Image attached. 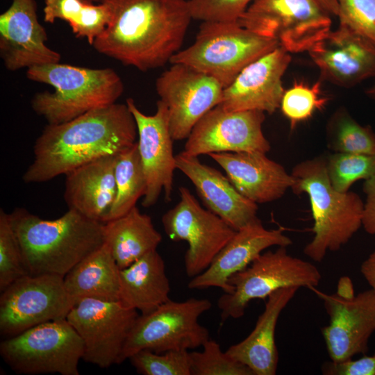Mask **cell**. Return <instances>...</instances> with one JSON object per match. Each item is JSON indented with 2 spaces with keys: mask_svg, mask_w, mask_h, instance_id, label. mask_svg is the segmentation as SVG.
I'll use <instances>...</instances> for the list:
<instances>
[{
  "mask_svg": "<svg viewBox=\"0 0 375 375\" xmlns=\"http://www.w3.org/2000/svg\"><path fill=\"white\" fill-rule=\"evenodd\" d=\"M138 140L135 120L126 103L94 109L70 121L49 124L33 146L26 183H44L98 159L116 156Z\"/></svg>",
  "mask_w": 375,
  "mask_h": 375,
  "instance_id": "1",
  "label": "cell"
},
{
  "mask_svg": "<svg viewBox=\"0 0 375 375\" xmlns=\"http://www.w3.org/2000/svg\"><path fill=\"white\" fill-rule=\"evenodd\" d=\"M110 21L95 40L99 53L140 71L163 66L181 49L191 19L188 0H102Z\"/></svg>",
  "mask_w": 375,
  "mask_h": 375,
  "instance_id": "2",
  "label": "cell"
},
{
  "mask_svg": "<svg viewBox=\"0 0 375 375\" xmlns=\"http://www.w3.org/2000/svg\"><path fill=\"white\" fill-rule=\"evenodd\" d=\"M8 216L28 274L65 276L104 244V223L74 210L51 220L23 208H15Z\"/></svg>",
  "mask_w": 375,
  "mask_h": 375,
  "instance_id": "3",
  "label": "cell"
},
{
  "mask_svg": "<svg viewBox=\"0 0 375 375\" xmlns=\"http://www.w3.org/2000/svg\"><path fill=\"white\" fill-rule=\"evenodd\" d=\"M26 76L53 88V92H37L31 100L33 110L49 124L66 122L114 104L124 91L122 78L108 67L92 69L56 62L30 67Z\"/></svg>",
  "mask_w": 375,
  "mask_h": 375,
  "instance_id": "4",
  "label": "cell"
},
{
  "mask_svg": "<svg viewBox=\"0 0 375 375\" xmlns=\"http://www.w3.org/2000/svg\"><path fill=\"white\" fill-rule=\"evenodd\" d=\"M291 175L290 189L296 194H308L314 219V237L303 253L322 262L327 252L338 251L362 226L364 201L356 192H340L332 186L324 157L298 163Z\"/></svg>",
  "mask_w": 375,
  "mask_h": 375,
  "instance_id": "5",
  "label": "cell"
},
{
  "mask_svg": "<svg viewBox=\"0 0 375 375\" xmlns=\"http://www.w3.org/2000/svg\"><path fill=\"white\" fill-rule=\"evenodd\" d=\"M279 42L235 22H203L193 44L179 50L170 64L181 63L216 78L225 88L250 63Z\"/></svg>",
  "mask_w": 375,
  "mask_h": 375,
  "instance_id": "6",
  "label": "cell"
},
{
  "mask_svg": "<svg viewBox=\"0 0 375 375\" xmlns=\"http://www.w3.org/2000/svg\"><path fill=\"white\" fill-rule=\"evenodd\" d=\"M322 278L312 263L288 254L286 247L262 252L246 268L233 274L230 293L217 301L222 322L242 317L249 303L266 299L274 291L287 287H317Z\"/></svg>",
  "mask_w": 375,
  "mask_h": 375,
  "instance_id": "7",
  "label": "cell"
},
{
  "mask_svg": "<svg viewBox=\"0 0 375 375\" xmlns=\"http://www.w3.org/2000/svg\"><path fill=\"white\" fill-rule=\"evenodd\" d=\"M83 353L81 338L66 319L35 326L0 344L5 362L23 374L78 375Z\"/></svg>",
  "mask_w": 375,
  "mask_h": 375,
  "instance_id": "8",
  "label": "cell"
},
{
  "mask_svg": "<svg viewBox=\"0 0 375 375\" xmlns=\"http://www.w3.org/2000/svg\"><path fill=\"white\" fill-rule=\"evenodd\" d=\"M207 299H170L154 310L139 315L124 344L119 364L142 349L156 353L194 349L209 339L208 330L199 317L210 310Z\"/></svg>",
  "mask_w": 375,
  "mask_h": 375,
  "instance_id": "9",
  "label": "cell"
},
{
  "mask_svg": "<svg viewBox=\"0 0 375 375\" xmlns=\"http://www.w3.org/2000/svg\"><path fill=\"white\" fill-rule=\"evenodd\" d=\"M331 15L319 0H254L238 22L289 53H301L331 31Z\"/></svg>",
  "mask_w": 375,
  "mask_h": 375,
  "instance_id": "10",
  "label": "cell"
},
{
  "mask_svg": "<svg viewBox=\"0 0 375 375\" xmlns=\"http://www.w3.org/2000/svg\"><path fill=\"white\" fill-rule=\"evenodd\" d=\"M75 305L64 276L25 275L8 285L0 297V332L12 337L35 326L65 319Z\"/></svg>",
  "mask_w": 375,
  "mask_h": 375,
  "instance_id": "11",
  "label": "cell"
},
{
  "mask_svg": "<svg viewBox=\"0 0 375 375\" xmlns=\"http://www.w3.org/2000/svg\"><path fill=\"white\" fill-rule=\"evenodd\" d=\"M178 190L180 200L162 215V224L170 240L188 244L184 263L185 273L192 278L209 267L236 231L204 209L187 188Z\"/></svg>",
  "mask_w": 375,
  "mask_h": 375,
  "instance_id": "12",
  "label": "cell"
},
{
  "mask_svg": "<svg viewBox=\"0 0 375 375\" xmlns=\"http://www.w3.org/2000/svg\"><path fill=\"white\" fill-rule=\"evenodd\" d=\"M139 316L119 301L85 299L74 306L66 319L81 338L83 359L101 368L119 364L128 336Z\"/></svg>",
  "mask_w": 375,
  "mask_h": 375,
  "instance_id": "13",
  "label": "cell"
},
{
  "mask_svg": "<svg viewBox=\"0 0 375 375\" xmlns=\"http://www.w3.org/2000/svg\"><path fill=\"white\" fill-rule=\"evenodd\" d=\"M157 78L156 89L169 113L174 140L187 139L195 124L218 106L224 88L214 77L181 63L171 64Z\"/></svg>",
  "mask_w": 375,
  "mask_h": 375,
  "instance_id": "14",
  "label": "cell"
},
{
  "mask_svg": "<svg viewBox=\"0 0 375 375\" xmlns=\"http://www.w3.org/2000/svg\"><path fill=\"white\" fill-rule=\"evenodd\" d=\"M265 119L262 111H226L218 105L195 124L183 151L195 156L219 152L266 153L271 146L262 132Z\"/></svg>",
  "mask_w": 375,
  "mask_h": 375,
  "instance_id": "15",
  "label": "cell"
},
{
  "mask_svg": "<svg viewBox=\"0 0 375 375\" xmlns=\"http://www.w3.org/2000/svg\"><path fill=\"white\" fill-rule=\"evenodd\" d=\"M311 290L323 301L330 318L322 332L331 361H344L365 353L375 331V291L371 288L344 298L315 288Z\"/></svg>",
  "mask_w": 375,
  "mask_h": 375,
  "instance_id": "16",
  "label": "cell"
},
{
  "mask_svg": "<svg viewBox=\"0 0 375 375\" xmlns=\"http://www.w3.org/2000/svg\"><path fill=\"white\" fill-rule=\"evenodd\" d=\"M126 103L137 125V146L147 181L142 205L145 208L155 205L162 191L165 200L169 201L176 166L168 109L159 100L156 103L155 114L147 115L137 107L132 98H128Z\"/></svg>",
  "mask_w": 375,
  "mask_h": 375,
  "instance_id": "17",
  "label": "cell"
},
{
  "mask_svg": "<svg viewBox=\"0 0 375 375\" xmlns=\"http://www.w3.org/2000/svg\"><path fill=\"white\" fill-rule=\"evenodd\" d=\"M35 0H12L0 15V56L6 68H23L59 62L60 55L50 49L38 20Z\"/></svg>",
  "mask_w": 375,
  "mask_h": 375,
  "instance_id": "18",
  "label": "cell"
},
{
  "mask_svg": "<svg viewBox=\"0 0 375 375\" xmlns=\"http://www.w3.org/2000/svg\"><path fill=\"white\" fill-rule=\"evenodd\" d=\"M308 53L321 78L350 88L375 77V44L340 24L316 42Z\"/></svg>",
  "mask_w": 375,
  "mask_h": 375,
  "instance_id": "19",
  "label": "cell"
},
{
  "mask_svg": "<svg viewBox=\"0 0 375 375\" xmlns=\"http://www.w3.org/2000/svg\"><path fill=\"white\" fill-rule=\"evenodd\" d=\"M290 61V53L280 45L254 60L224 89L219 105L226 111L274 113L281 106L282 78Z\"/></svg>",
  "mask_w": 375,
  "mask_h": 375,
  "instance_id": "20",
  "label": "cell"
},
{
  "mask_svg": "<svg viewBox=\"0 0 375 375\" xmlns=\"http://www.w3.org/2000/svg\"><path fill=\"white\" fill-rule=\"evenodd\" d=\"M292 243L281 229H267L256 217L236 231L234 235L218 253L209 267L189 281L190 290L219 288L230 293L233 288L229 278L246 268L263 251L273 246L288 247Z\"/></svg>",
  "mask_w": 375,
  "mask_h": 375,
  "instance_id": "21",
  "label": "cell"
},
{
  "mask_svg": "<svg viewBox=\"0 0 375 375\" xmlns=\"http://www.w3.org/2000/svg\"><path fill=\"white\" fill-rule=\"evenodd\" d=\"M176 166L194 185L206 209L235 231L256 217L257 203L241 194L227 176L202 163L198 156L183 151L176 155Z\"/></svg>",
  "mask_w": 375,
  "mask_h": 375,
  "instance_id": "22",
  "label": "cell"
},
{
  "mask_svg": "<svg viewBox=\"0 0 375 375\" xmlns=\"http://www.w3.org/2000/svg\"><path fill=\"white\" fill-rule=\"evenodd\" d=\"M208 156L225 171L235 189L256 203L280 199L294 182L291 174L265 153L219 152Z\"/></svg>",
  "mask_w": 375,
  "mask_h": 375,
  "instance_id": "23",
  "label": "cell"
},
{
  "mask_svg": "<svg viewBox=\"0 0 375 375\" xmlns=\"http://www.w3.org/2000/svg\"><path fill=\"white\" fill-rule=\"evenodd\" d=\"M115 156L105 157L65 174L64 200L68 209L104 223L116 195Z\"/></svg>",
  "mask_w": 375,
  "mask_h": 375,
  "instance_id": "24",
  "label": "cell"
},
{
  "mask_svg": "<svg viewBox=\"0 0 375 375\" xmlns=\"http://www.w3.org/2000/svg\"><path fill=\"white\" fill-rule=\"evenodd\" d=\"M299 289L287 287L272 292L267 298L265 310L258 317L253 330L226 351L233 359L248 367L254 375L276 373L278 354L275 342L276 326L281 312Z\"/></svg>",
  "mask_w": 375,
  "mask_h": 375,
  "instance_id": "25",
  "label": "cell"
},
{
  "mask_svg": "<svg viewBox=\"0 0 375 375\" xmlns=\"http://www.w3.org/2000/svg\"><path fill=\"white\" fill-rule=\"evenodd\" d=\"M170 290L165 261L157 250L120 269L119 301L142 314L168 301Z\"/></svg>",
  "mask_w": 375,
  "mask_h": 375,
  "instance_id": "26",
  "label": "cell"
},
{
  "mask_svg": "<svg viewBox=\"0 0 375 375\" xmlns=\"http://www.w3.org/2000/svg\"><path fill=\"white\" fill-rule=\"evenodd\" d=\"M120 269L104 243L65 276L66 290L75 304L85 299L119 301Z\"/></svg>",
  "mask_w": 375,
  "mask_h": 375,
  "instance_id": "27",
  "label": "cell"
},
{
  "mask_svg": "<svg viewBox=\"0 0 375 375\" xmlns=\"http://www.w3.org/2000/svg\"><path fill=\"white\" fill-rule=\"evenodd\" d=\"M104 243L109 247L120 269L148 253L162 241L151 218L137 206L125 215L103 224Z\"/></svg>",
  "mask_w": 375,
  "mask_h": 375,
  "instance_id": "28",
  "label": "cell"
},
{
  "mask_svg": "<svg viewBox=\"0 0 375 375\" xmlns=\"http://www.w3.org/2000/svg\"><path fill=\"white\" fill-rule=\"evenodd\" d=\"M44 21L53 24L66 22L76 38H83L93 45L95 40L108 25L111 12L103 3L84 0H44Z\"/></svg>",
  "mask_w": 375,
  "mask_h": 375,
  "instance_id": "29",
  "label": "cell"
},
{
  "mask_svg": "<svg viewBox=\"0 0 375 375\" xmlns=\"http://www.w3.org/2000/svg\"><path fill=\"white\" fill-rule=\"evenodd\" d=\"M115 177L116 195L105 222L127 213L145 194L147 181L137 142L115 156Z\"/></svg>",
  "mask_w": 375,
  "mask_h": 375,
  "instance_id": "30",
  "label": "cell"
},
{
  "mask_svg": "<svg viewBox=\"0 0 375 375\" xmlns=\"http://www.w3.org/2000/svg\"><path fill=\"white\" fill-rule=\"evenodd\" d=\"M328 147L334 152L375 155V133L360 124L344 107L338 108L326 127Z\"/></svg>",
  "mask_w": 375,
  "mask_h": 375,
  "instance_id": "31",
  "label": "cell"
},
{
  "mask_svg": "<svg viewBox=\"0 0 375 375\" xmlns=\"http://www.w3.org/2000/svg\"><path fill=\"white\" fill-rule=\"evenodd\" d=\"M326 167L332 186L346 192L356 181L375 175V155L334 152L326 158Z\"/></svg>",
  "mask_w": 375,
  "mask_h": 375,
  "instance_id": "32",
  "label": "cell"
},
{
  "mask_svg": "<svg viewBox=\"0 0 375 375\" xmlns=\"http://www.w3.org/2000/svg\"><path fill=\"white\" fill-rule=\"evenodd\" d=\"M328 101L322 93L321 80L312 85L295 81L284 91L280 108L294 129L299 123L310 119L316 110H322Z\"/></svg>",
  "mask_w": 375,
  "mask_h": 375,
  "instance_id": "33",
  "label": "cell"
},
{
  "mask_svg": "<svg viewBox=\"0 0 375 375\" xmlns=\"http://www.w3.org/2000/svg\"><path fill=\"white\" fill-rule=\"evenodd\" d=\"M201 351L190 352L191 375H254L244 364L235 360L220 344L208 339Z\"/></svg>",
  "mask_w": 375,
  "mask_h": 375,
  "instance_id": "34",
  "label": "cell"
},
{
  "mask_svg": "<svg viewBox=\"0 0 375 375\" xmlns=\"http://www.w3.org/2000/svg\"><path fill=\"white\" fill-rule=\"evenodd\" d=\"M136 371L144 375H191L188 350L156 353L142 349L129 358Z\"/></svg>",
  "mask_w": 375,
  "mask_h": 375,
  "instance_id": "35",
  "label": "cell"
},
{
  "mask_svg": "<svg viewBox=\"0 0 375 375\" xmlns=\"http://www.w3.org/2000/svg\"><path fill=\"white\" fill-rule=\"evenodd\" d=\"M28 274L8 213L0 210V290Z\"/></svg>",
  "mask_w": 375,
  "mask_h": 375,
  "instance_id": "36",
  "label": "cell"
},
{
  "mask_svg": "<svg viewBox=\"0 0 375 375\" xmlns=\"http://www.w3.org/2000/svg\"><path fill=\"white\" fill-rule=\"evenodd\" d=\"M340 24L375 44V0H336Z\"/></svg>",
  "mask_w": 375,
  "mask_h": 375,
  "instance_id": "37",
  "label": "cell"
},
{
  "mask_svg": "<svg viewBox=\"0 0 375 375\" xmlns=\"http://www.w3.org/2000/svg\"><path fill=\"white\" fill-rule=\"evenodd\" d=\"M254 0H188L192 19L235 22Z\"/></svg>",
  "mask_w": 375,
  "mask_h": 375,
  "instance_id": "38",
  "label": "cell"
},
{
  "mask_svg": "<svg viewBox=\"0 0 375 375\" xmlns=\"http://www.w3.org/2000/svg\"><path fill=\"white\" fill-rule=\"evenodd\" d=\"M322 370L327 375H375V354L355 360L328 362L323 365Z\"/></svg>",
  "mask_w": 375,
  "mask_h": 375,
  "instance_id": "39",
  "label": "cell"
},
{
  "mask_svg": "<svg viewBox=\"0 0 375 375\" xmlns=\"http://www.w3.org/2000/svg\"><path fill=\"white\" fill-rule=\"evenodd\" d=\"M362 190L365 201L362 226L367 233L375 236V175L364 181Z\"/></svg>",
  "mask_w": 375,
  "mask_h": 375,
  "instance_id": "40",
  "label": "cell"
},
{
  "mask_svg": "<svg viewBox=\"0 0 375 375\" xmlns=\"http://www.w3.org/2000/svg\"><path fill=\"white\" fill-rule=\"evenodd\" d=\"M360 272L371 288L375 291V250L361 264Z\"/></svg>",
  "mask_w": 375,
  "mask_h": 375,
  "instance_id": "41",
  "label": "cell"
},
{
  "mask_svg": "<svg viewBox=\"0 0 375 375\" xmlns=\"http://www.w3.org/2000/svg\"><path fill=\"white\" fill-rule=\"evenodd\" d=\"M336 293L344 298H352L356 295L352 281L349 277L344 276L340 278L338 281Z\"/></svg>",
  "mask_w": 375,
  "mask_h": 375,
  "instance_id": "42",
  "label": "cell"
},
{
  "mask_svg": "<svg viewBox=\"0 0 375 375\" xmlns=\"http://www.w3.org/2000/svg\"><path fill=\"white\" fill-rule=\"evenodd\" d=\"M325 8L333 15H338V3L336 0H319Z\"/></svg>",
  "mask_w": 375,
  "mask_h": 375,
  "instance_id": "43",
  "label": "cell"
},
{
  "mask_svg": "<svg viewBox=\"0 0 375 375\" xmlns=\"http://www.w3.org/2000/svg\"><path fill=\"white\" fill-rule=\"evenodd\" d=\"M365 93L368 97L375 101V83L366 90Z\"/></svg>",
  "mask_w": 375,
  "mask_h": 375,
  "instance_id": "44",
  "label": "cell"
},
{
  "mask_svg": "<svg viewBox=\"0 0 375 375\" xmlns=\"http://www.w3.org/2000/svg\"><path fill=\"white\" fill-rule=\"evenodd\" d=\"M91 3H101L102 0H84Z\"/></svg>",
  "mask_w": 375,
  "mask_h": 375,
  "instance_id": "45",
  "label": "cell"
}]
</instances>
